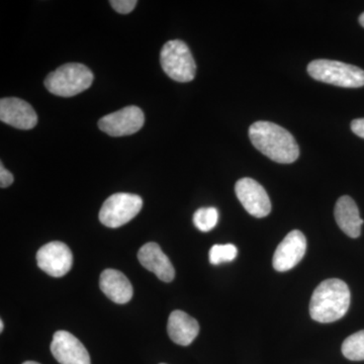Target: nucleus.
I'll list each match as a JSON object with an SVG mask.
<instances>
[{"instance_id":"f257e3e1","label":"nucleus","mask_w":364,"mask_h":364,"mask_svg":"<svg viewBox=\"0 0 364 364\" xmlns=\"http://www.w3.org/2000/svg\"><path fill=\"white\" fill-rule=\"evenodd\" d=\"M254 147L272 161L289 164L298 159L299 148L294 136L286 129L270 122H256L249 129Z\"/></svg>"},{"instance_id":"f03ea898","label":"nucleus","mask_w":364,"mask_h":364,"mask_svg":"<svg viewBox=\"0 0 364 364\" xmlns=\"http://www.w3.org/2000/svg\"><path fill=\"white\" fill-rule=\"evenodd\" d=\"M350 306V291L338 279H326L313 293L310 315L318 323H333L343 318Z\"/></svg>"},{"instance_id":"7ed1b4c3","label":"nucleus","mask_w":364,"mask_h":364,"mask_svg":"<svg viewBox=\"0 0 364 364\" xmlns=\"http://www.w3.org/2000/svg\"><path fill=\"white\" fill-rule=\"evenodd\" d=\"M93 78L88 67L80 63H68L51 72L45 79V86L53 95L71 97L88 90Z\"/></svg>"},{"instance_id":"20e7f679","label":"nucleus","mask_w":364,"mask_h":364,"mask_svg":"<svg viewBox=\"0 0 364 364\" xmlns=\"http://www.w3.org/2000/svg\"><path fill=\"white\" fill-rule=\"evenodd\" d=\"M311 77L339 87L358 88L364 86V71L350 64L333 60H314L308 65Z\"/></svg>"},{"instance_id":"39448f33","label":"nucleus","mask_w":364,"mask_h":364,"mask_svg":"<svg viewBox=\"0 0 364 364\" xmlns=\"http://www.w3.org/2000/svg\"><path fill=\"white\" fill-rule=\"evenodd\" d=\"M160 64L163 71L177 82H189L195 78V59L188 45L181 40L169 41L163 46Z\"/></svg>"},{"instance_id":"423d86ee","label":"nucleus","mask_w":364,"mask_h":364,"mask_svg":"<svg viewBox=\"0 0 364 364\" xmlns=\"http://www.w3.org/2000/svg\"><path fill=\"white\" fill-rule=\"evenodd\" d=\"M143 200L133 193H119L109 196L100 212V221L109 228H119L132 221L140 213Z\"/></svg>"},{"instance_id":"0eeeda50","label":"nucleus","mask_w":364,"mask_h":364,"mask_svg":"<svg viewBox=\"0 0 364 364\" xmlns=\"http://www.w3.org/2000/svg\"><path fill=\"white\" fill-rule=\"evenodd\" d=\"M145 117L140 107H127L100 119L98 128L112 136H130L142 129Z\"/></svg>"},{"instance_id":"6e6552de","label":"nucleus","mask_w":364,"mask_h":364,"mask_svg":"<svg viewBox=\"0 0 364 364\" xmlns=\"http://www.w3.org/2000/svg\"><path fill=\"white\" fill-rule=\"evenodd\" d=\"M235 193L244 208L253 217L264 218L272 212V203L267 191L252 178L237 181Z\"/></svg>"},{"instance_id":"1a4fd4ad","label":"nucleus","mask_w":364,"mask_h":364,"mask_svg":"<svg viewBox=\"0 0 364 364\" xmlns=\"http://www.w3.org/2000/svg\"><path fill=\"white\" fill-rule=\"evenodd\" d=\"M38 267L53 277H61L70 272L73 255L70 249L62 242L46 244L37 253Z\"/></svg>"},{"instance_id":"9d476101","label":"nucleus","mask_w":364,"mask_h":364,"mask_svg":"<svg viewBox=\"0 0 364 364\" xmlns=\"http://www.w3.org/2000/svg\"><path fill=\"white\" fill-rule=\"evenodd\" d=\"M306 251L305 235L294 230L287 235L273 255L272 264L277 272H284L293 269L301 262Z\"/></svg>"},{"instance_id":"9b49d317","label":"nucleus","mask_w":364,"mask_h":364,"mask_svg":"<svg viewBox=\"0 0 364 364\" xmlns=\"http://www.w3.org/2000/svg\"><path fill=\"white\" fill-rule=\"evenodd\" d=\"M51 352L60 364H91L90 353L85 345L67 331L55 333Z\"/></svg>"},{"instance_id":"f8f14e48","label":"nucleus","mask_w":364,"mask_h":364,"mask_svg":"<svg viewBox=\"0 0 364 364\" xmlns=\"http://www.w3.org/2000/svg\"><path fill=\"white\" fill-rule=\"evenodd\" d=\"M0 119L20 130H31L38 124V116L32 105L16 97L0 100Z\"/></svg>"},{"instance_id":"ddd939ff","label":"nucleus","mask_w":364,"mask_h":364,"mask_svg":"<svg viewBox=\"0 0 364 364\" xmlns=\"http://www.w3.org/2000/svg\"><path fill=\"white\" fill-rule=\"evenodd\" d=\"M138 259L146 269L154 273L162 282H171L176 277V270L171 261L156 243L145 244L139 250Z\"/></svg>"},{"instance_id":"4468645a","label":"nucleus","mask_w":364,"mask_h":364,"mask_svg":"<svg viewBox=\"0 0 364 364\" xmlns=\"http://www.w3.org/2000/svg\"><path fill=\"white\" fill-rule=\"evenodd\" d=\"M100 287L107 298L119 305L129 303L133 298L130 280L119 270L105 269L100 274Z\"/></svg>"},{"instance_id":"2eb2a0df","label":"nucleus","mask_w":364,"mask_h":364,"mask_svg":"<svg viewBox=\"0 0 364 364\" xmlns=\"http://www.w3.org/2000/svg\"><path fill=\"white\" fill-rule=\"evenodd\" d=\"M167 332L174 343L188 346L200 333V325L186 312L173 311L169 316Z\"/></svg>"},{"instance_id":"dca6fc26","label":"nucleus","mask_w":364,"mask_h":364,"mask_svg":"<svg viewBox=\"0 0 364 364\" xmlns=\"http://www.w3.org/2000/svg\"><path fill=\"white\" fill-rule=\"evenodd\" d=\"M335 220L340 229L350 238H358L361 234L363 220L360 218L358 205L348 196L337 200L334 210Z\"/></svg>"},{"instance_id":"f3484780","label":"nucleus","mask_w":364,"mask_h":364,"mask_svg":"<svg viewBox=\"0 0 364 364\" xmlns=\"http://www.w3.org/2000/svg\"><path fill=\"white\" fill-rule=\"evenodd\" d=\"M341 349L345 358L349 360H364V330L345 339Z\"/></svg>"},{"instance_id":"a211bd4d","label":"nucleus","mask_w":364,"mask_h":364,"mask_svg":"<svg viewBox=\"0 0 364 364\" xmlns=\"http://www.w3.org/2000/svg\"><path fill=\"white\" fill-rule=\"evenodd\" d=\"M193 224L200 231L210 232L219 220V212L215 208H200L193 215Z\"/></svg>"},{"instance_id":"6ab92c4d","label":"nucleus","mask_w":364,"mask_h":364,"mask_svg":"<svg viewBox=\"0 0 364 364\" xmlns=\"http://www.w3.org/2000/svg\"><path fill=\"white\" fill-rule=\"evenodd\" d=\"M238 250L233 244H225V245L213 246L210 250V262L214 265H219L224 262H231L236 258Z\"/></svg>"},{"instance_id":"aec40b11","label":"nucleus","mask_w":364,"mask_h":364,"mask_svg":"<svg viewBox=\"0 0 364 364\" xmlns=\"http://www.w3.org/2000/svg\"><path fill=\"white\" fill-rule=\"evenodd\" d=\"M109 4L117 13L128 14L134 11L138 1L136 0H112Z\"/></svg>"},{"instance_id":"412c9836","label":"nucleus","mask_w":364,"mask_h":364,"mask_svg":"<svg viewBox=\"0 0 364 364\" xmlns=\"http://www.w3.org/2000/svg\"><path fill=\"white\" fill-rule=\"evenodd\" d=\"M13 174H11L1 163V164H0V186H1L2 188H9V186L13 184Z\"/></svg>"},{"instance_id":"4be33fe9","label":"nucleus","mask_w":364,"mask_h":364,"mask_svg":"<svg viewBox=\"0 0 364 364\" xmlns=\"http://www.w3.org/2000/svg\"><path fill=\"white\" fill-rule=\"evenodd\" d=\"M351 130L355 135L364 139V117L352 121Z\"/></svg>"},{"instance_id":"5701e85b","label":"nucleus","mask_w":364,"mask_h":364,"mask_svg":"<svg viewBox=\"0 0 364 364\" xmlns=\"http://www.w3.org/2000/svg\"><path fill=\"white\" fill-rule=\"evenodd\" d=\"M359 23L364 28V13L361 14V16H359Z\"/></svg>"},{"instance_id":"b1692460","label":"nucleus","mask_w":364,"mask_h":364,"mask_svg":"<svg viewBox=\"0 0 364 364\" xmlns=\"http://www.w3.org/2000/svg\"><path fill=\"white\" fill-rule=\"evenodd\" d=\"M4 321L0 320V332L4 331Z\"/></svg>"},{"instance_id":"393cba45","label":"nucleus","mask_w":364,"mask_h":364,"mask_svg":"<svg viewBox=\"0 0 364 364\" xmlns=\"http://www.w3.org/2000/svg\"><path fill=\"white\" fill-rule=\"evenodd\" d=\"M23 364H40V363H35V361H26V363H23Z\"/></svg>"},{"instance_id":"a878e982","label":"nucleus","mask_w":364,"mask_h":364,"mask_svg":"<svg viewBox=\"0 0 364 364\" xmlns=\"http://www.w3.org/2000/svg\"><path fill=\"white\" fill-rule=\"evenodd\" d=\"M161 364H165V363H161Z\"/></svg>"}]
</instances>
